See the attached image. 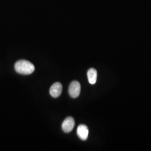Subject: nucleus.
I'll return each mask as SVG.
<instances>
[{"label":"nucleus","mask_w":151,"mask_h":151,"mask_svg":"<svg viewBox=\"0 0 151 151\" xmlns=\"http://www.w3.org/2000/svg\"><path fill=\"white\" fill-rule=\"evenodd\" d=\"M15 70L18 73L28 75L32 74L34 71L35 67L29 61L27 60H20L15 63Z\"/></svg>","instance_id":"1"},{"label":"nucleus","mask_w":151,"mask_h":151,"mask_svg":"<svg viewBox=\"0 0 151 151\" xmlns=\"http://www.w3.org/2000/svg\"><path fill=\"white\" fill-rule=\"evenodd\" d=\"M68 92L70 97L73 99L78 97L81 92V85L80 82L77 81L72 82L69 87Z\"/></svg>","instance_id":"2"},{"label":"nucleus","mask_w":151,"mask_h":151,"mask_svg":"<svg viewBox=\"0 0 151 151\" xmlns=\"http://www.w3.org/2000/svg\"><path fill=\"white\" fill-rule=\"evenodd\" d=\"M75 125V120L72 117L70 116L67 118L63 121L62 125V128L65 133H68L70 132L73 130Z\"/></svg>","instance_id":"3"},{"label":"nucleus","mask_w":151,"mask_h":151,"mask_svg":"<svg viewBox=\"0 0 151 151\" xmlns=\"http://www.w3.org/2000/svg\"><path fill=\"white\" fill-rule=\"evenodd\" d=\"M62 85L60 82H55L50 87V94L54 98L59 97L62 92Z\"/></svg>","instance_id":"4"},{"label":"nucleus","mask_w":151,"mask_h":151,"mask_svg":"<svg viewBox=\"0 0 151 151\" xmlns=\"http://www.w3.org/2000/svg\"><path fill=\"white\" fill-rule=\"evenodd\" d=\"M88 128L86 125H80L77 130V134L81 140H86L88 135Z\"/></svg>","instance_id":"5"},{"label":"nucleus","mask_w":151,"mask_h":151,"mask_svg":"<svg viewBox=\"0 0 151 151\" xmlns=\"http://www.w3.org/2000/svg\"><path fill=\"white\" fill-rule=\"evenodd\" d=\"M97 70L95 68H90L87 72V77L88 82L90 84L93 85L97 80Z\"/></svg>","instance_id":"6"}]
</instances>
